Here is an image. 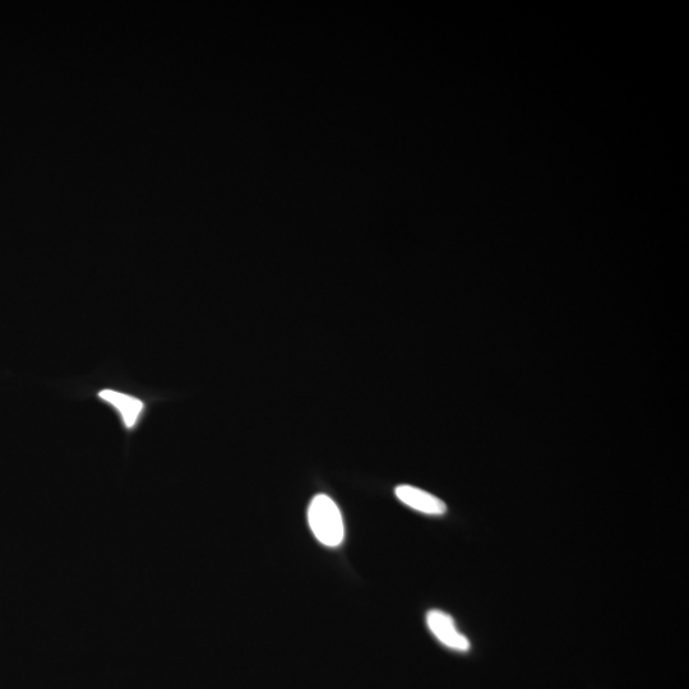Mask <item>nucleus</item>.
<instances>
[{"mask_svg":"<svg viewBox=\"0 0 689 689\" xmlns=\"http://www.w3.org/2000/svg\"><path fill=\"white\" fill-rule=\"evenodd\" d=\"M396 497L406 506L413 510L425 513V515L441 516L446 513V503L433 496L425 490L411 487V485H400L395 490Z\"/></svg>","mask_w":689,"mask_h":689,"instance_id":"7ed1b4c3","label":"nucleus"},{"mask_svg":"<svg viewBox=\"0 0 689 689\" xmlns=\"http://www.w3.org/2000/svg\"><path fill=\"white\" fill-rule=\"evenodd\" d=\"M99 396L120 411L127 428H133L136 425L138 416H140L143 409V404L140 400L112 390L101 391Z\"/></svg>","mask_w":689,"mask_h":689,"instance_id":"20e7f679","label":"nucleus"},{"mask_svg":"<svg viewBox=\"0 0 689 689\" xmlns=\"http://www.w3.org/2000/svg\"><path fill=\"white\" fill-rule=\"evenodd\" d=\"M427 624L429 630L443 645L462 652L470 649V641L457 630L450 614L442 610H430L427 615Z\"/></svg>","mask_w":689,"mask_h":689,"instance_id":"f03ea898","label":"nucleus"},{"mask_svg":"<svg viewBox=\"0 0 689 689\" xmlns=\"http://www.w3.org/2000/svg\"><path fill=\"white\" fill-rule=\"evenodd\" d=\"M308 521L314 536L326 547H339L344 540L345 527L341 512L326 494H318L312 499Z\"/></svg>","mask_w":689,"mask_h":689,"instance_id":"f257e3e1","label":"nucleus"}]
</instances>
